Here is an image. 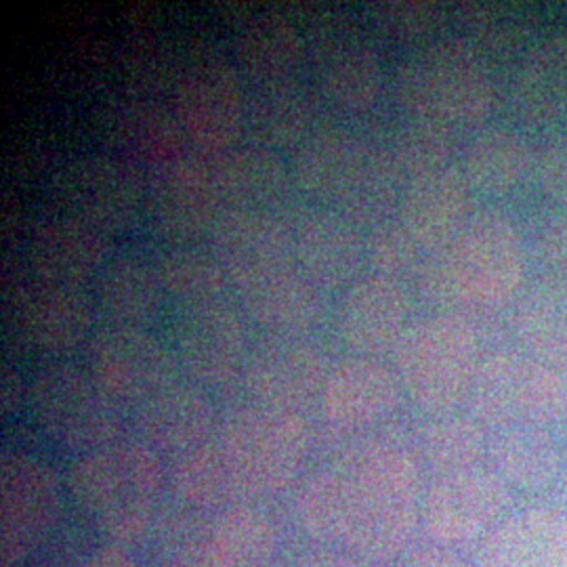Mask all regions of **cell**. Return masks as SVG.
Here are the masks:
<instances>
[{"label":"cell","instance_id":"14","mask_svg":"<svg viewBox=\"0 0 567 567\" xmlns=\"http://www.w3.org/2000/svg\"><path fill=\"white\" fill-rule=\"evenodd\" d=\"M82 364L126 412L185 379L173 343L147 326H97L84 344Z\"/></svg>","mask_w":567,"mask_h":567},{"label":"cell","instance_id":"25","mask_svg":"<svg viewBox=\"0 0 567 567\" xmlns=\"http://www.w3.org/2000/svg\"><path fill=\"white\" fill-rule=\"evenodd\" d=\"M114 255L112 236L58 210L30 227L25 243L32 278L82 288L97 280Z\"/></svg>","mask_w":567,"mask_h":567},{"label":"cell","instance_id":"41","mask_svg":"<svg viewBox=\"0 0 567 567\" xmlns=\"http://www.w3.org/2000/svg\"><path fill=\"white\" fill-rule=\"evenodd\" d=\"M365 16L379 37L414 49L446 34L444 25L454 9L426 0H389L365 4Z\"/></svg>","mask_w":567,"mask_h":567},{"label":"cell","instance_id":"10","mask_svg":"<svg viewBox=\"0 0 567 567\" xmlns=\"http://www.w3.org/2000/svg\"><path fill=\"white\" fill-rule=\"evenodd\" d=\"M322 102L344 114H365L383 97L385 61L379 44L339 11H320L316 20L299 21Z\"/></svg>","mask_w":567,"mask_h":567},{"label":"cell","instance_id":"5","mask_svg":"<svg viewBox=\"0 0 567 567\" xmlns=\"http://www.w3.org/2000/svg\"><path fill=\"white\" fill-rule=\"evenodd\" d=\"M393 100L408 118L450 128L480 126L498 103L494 68L461 32L410 49L393 72Z\"/></svg>","mask_w":567,"mask_h":567},{"label":"cell","instance_id":"38","mask_svg":"<svg viewBox=\"0 0 567 567\" xmlns=\"http://www.w3.org/2000/svg\"><path fill=\"white\" fill-rule=\"evenodd\" d=\"M454 21L484 53L522 55L540 37L543 16L529 2H463L454 9Z\"/></svg>","mask_w":567,"mask_h":567},{"label":"cell","instance_id":"42","mask_svg":"<svg viewBox=\"0 0 567 567\" xmlns=\"http://www.w3.org/2000/svg\"><path fill=\"white\" fill-rule=\"evenodd\" d=\"M405 182L426 173L442 171L452 164L454 156V128L440 122L405 118L386 143Z\"/></svg>","mask_w":567,"mask_h":567},{"label":"cell","instance_id":"16","mask_svg":"<svg viewBox=\"0 0 567 567\" xmlns=\"http://www.w3.org/2000/svg\"><path fill=\"white\" fill-rule=\"evenodd\" d=\"M224 210L206 156L189 152L145 177L143 219L166 246L203 243Z\"/></svg>","mask_w":567,"mask_h":567},{"label":"cell","instance_id":"13","mask_svg":"<svg viewBox=\"0 0 567 567\" xmlns=\"http://www.w3.org/2000/svg\"><path fill=\"white\" fill-rule=\"evenodd\" d=\"M145 173L110 152L82 154L51 177L58 213L116 238L143 219Z\"/></svg>","mask_w":567,"mask_h":567},{"label":"cell","instance_id":"28","mask_svg":"<svg viewBox=\"0 0 567 567\" xmlns=\"http://www.w3.org/2000/svg\"><path fill=\"white\" fill-rule=\"evenodd\" d=\"M473 559L480 567H567V511L515 508L477 545Z\"/></svg>","mask_w":567,"mask_h":567},{"label":"cell","instance_id":"39","mask_svg":"<svg viewBox=\"0 0 567 567\" xmlns=\"http://www.w3.org/2000/svg\"><path fill=\"white\" fill-rule=\"evenodd\" d=\"M416 450L426 473L446 475L486 465L489 433L473 414L452 412L433 416L421 431Z\"/></svg>","mask_w":567,"mask_h":567},{"label":"cell","instance_id":"47","mask_svg":"<svg viewBox=\"0 0 567 567\" xmlns=\"http://www.w3.org/2000/svg\"><path fill=\"white\" fill-rule=\"evenodd\" d=\"M393 567H480L475 559H468L463 550L440 547L426 540H416Z\"/></svg>","mask_w":567,"mask_h":567},{"label":"cell","instance_id":"18","mask_svg":"<svg viewBox=\"0 0 567 567\" xmlns=\"http://www.w3.org/2000/svg\"><path fill=\"white\" fill-rule=\"evenodd\" d=\"M330 358L322 343L311 334H271L255 337L240 386L248 402L305 412L318 404Z\"/></svg>","mask_w":567,"mask_h":567},{"label":"cell","instance_id":"6","mask_svg":"<svg viewBox=\"0 0 567 567\" xmlns=\"http://www.w3.org/2000/svg\"><path fill=\"white\" fill-rule=\"evenodd\" d=\"M391 355L404 398L431 419L458 412L468 402L484 362L480 334L458 311L412 322Z\"/></svg>","mask_w":567,"mask_h":567},{"label":"cell","instance_id":"4","mask_svg":"<svg viewBox=\"0 0 567 567\" xmlns=\"http://www.w3.org/2000/svg\"><path fill=\"white\" fill-rule=\"evenodd\" d=\"M519 229L496 208L477 210L416 269L419 292L446 311H489L508 303L524 280Z\"/></svg>","mask_w":567,"mask_h":567},{"label":"cell","instance_id":"21","mask_svg":"<svg viewBox=\"0 0 567 567\" xmlns=\"http://www.w3.org/2000/svg\"><path fill=\"white\" fill-rule=\"evenodd\" d=\"M206 246L224 267L234 292L295 261L290 221L280 210L225 208L213 225Z\"/></svg>","mask_w":567,"mask_h":567},{"label":"cell","instance_id":"37","mask_svg":"<svg viewBox=\"0 0 567 567\" xmlns=\"http://www.w3.org/2000/svg\"><path fill=\"white\" fill-rule=\"evenodd\" d=\"M515 332L527 355L567 372V278L527 288L515 309Z\"/></svg>","mask_w":567,"mask_h":567},{"label":"cell","instance_id":"8","mask_svg":"<svg viewBox=\"0 0 567 567\" xmlns=\"http://www.w3.org/2000/svg\"><path fill=\"white\" fill-rule=\"evenodd\" d=\"M70 494L65 473L32 447L0 450V566L39 559L61 529Z\"/></svg>","mask_w":567,"mask_h":567},{"label":"cell","instance_id":"20","mask_svg":"<svg viewBox=\"0 0 567 567\" xmlns=\"http://www.w3.org/2000/svg\"><path fill=\"white\" fill-rule=\"evenodd\" d=\"M97 303L89 288L25 278L9 295V324L21 343L60 358L89 343L97 328Z\"/></svg>","mask_w":567,"mask_h":567},{"label":"cell","instance_id":"34","mask_svg":"<svg viewBox=\"0 0 567 567\" xmlns=\"http://www.w3.org/2000/svg\"><path fill=\"white\" fill-rule=\"evenodd\" d=\"M93 284L97 311L107 324L147 326L166 301L156 264L137 255H114Z\"/></svg>","mask_w":567,"mask_h":567},{"label":"cell","instance_id":"15","mask_svg":"<svg viewBox=\"0 0 567 567\" xmlns=\"http://www.w3.org/2000/svg\"><path fill=\"white\" fill-rule=\"evenodd\" d=\"M391 163L386 143L332 124L320 126L292 152L290 173L309 203L334 208L379 182Z\"/></svg>","mask_w":567,"mask_h":567},{"label":"cell","instance_id":"22","mask_svg":"<svg viewBox=\"0 0 567 567\" xmlns=\"http://www.w3.org/2000/svg\"><path fill=\"white\" fill-rule=\"evenodd\" d=\"M292 257L305 274L324 288L341 290L362 276L365 231L324 204H303L288 215Z\"/></svg>","mask_w":567,"mask_h":567},{"label":"cell","instance_id":"19","mask_svg":"<svg viewBox=\"0 0 567 567\" xmlns=\"http://www.w3.org/2000/svg\"><path fill=\"white\" fill-rule=\"evenodd\" d=\"M404 391L393 365L381 358L344 355L334 360L318 398L320 423L339 444L381 426L398 412Z\"/></svg>","mask_w":567,"mask_h":567},{"label":"cell","instance_id":"29","mask_svg":"<svg viewBox=\"0 0 567 567\" xmlns=\"http://www.w3.org/2000/svg\"><path fill=\"white\" fill-rule=\"evenodd\" d=\"M236 295L248 322L271 334H311L328 311V292L295 261L246 284Z\"/></svg>","mask_w":567,"mask_h":567},{"label":"cell","instance_id":"43","mask_svg":"<svg viewBox=\"0 0 567 567\" xmlns=\"http://www.w3.org/2000/svg\"><path fill=\"white\" fill-rule=\"evenodd\" d=\"M423 259L425 252L412 240L398 217L365 231V264L372 274L402 280L410 274L414 276Z\"/></svg>","mask_w":567,"mask_h":567},{"label":"cell","instance_id":"1","mask_svg":"<svg viewBox=\"0 0 567 567\" xmlns=\"http://www.w3.org/2000/svg\"><path fill=\"white\" fill-rule=\"evenodd\" d=\"M425 486L416 444L374 431L309 468L290 492V511L313 545L395 566L419 540Z\"/></svg>","mask_w":567,"mask_h":567},{"label":"cell","instance_id":"3","mask_svg":"<svg viewBox=\"0 0 567 567\" xmlns=\"http://www.w3.org/2000/svg\"><path fill=\"white\" fill-rule=\"evenodd\" d=\"M70 505L105 543L135 547L161 524L168 465L135 435L70 458Z\"/></svg>","mask_w":567,"mask_h":567},{"label":"cell","instance_id":"27","mask_svg":"<svg viewBox=\"0 0 567 567\" xmlns=\"http://www.w3.org/2000/svg\"><path fill=\"white\" fill-rule=\"evenodd\" d=\"M322 97L299 76L250 84L244 142L271 152H295L318 128Z\"/></svg>","mask_w":567,"mask_h":567},{"label":"cell","instance_id":"33","mask_svg":"<svg viewBox=\"0 0 567 567\" xmlns=\"http://www.w3.org/2000/svg\"><path fill=\"white\" fill-rule=\"evenodd\" d=\"M225 208L278 210L295 187L282 154L255 143H240L224 154L206 156Z\"/></svg>","mask_w":567,"mask_h":567},{"label":"cell","instance_id":"45","mask_svg":"<svg viewBox=\"0 0 567 567\" xmlns=\"http://www.w3.org/2000/svg\"><path fill=\"white\" fill-rule=\"evenodd\" d=\"M536 177L543 192L567 208V122L543 147L536 161Z\"/></svg>","mask_w":567,"mask_h":567},{"label":"cell","instance_id":"36","mask_svg":"<svg viewBox=\"0 0 567 567\" xmlns=\"http://www.w3.org/2000/svg\"><path fill=\"white\" fill-rule=\"evenodd\" d=\"M489 465L519 492L538 494L553 486L559 475L564 456L550 429H507L489 433Z\"/></svg>","mask_w":567,"mask_h":567},{"label":"cell","instance_id":"31","mask_svg":"<svg viewBox=\"0 0 567 567\" xmlns=\"http://www.w3.org/2000/svg\"><path fill=\"white\" fill-rule=\"evenodd\" d=\"M471 185L458 164L426 173L405 183L398 204V221L419 248L429 255L446 246L468 221Z\"/></svg>","mask_w":567,"mask_h":567},{"label":"cell","instance_id":"35","mask_svg":"<svg viewBox=\"0 0 567 567\" xmlns=\"http://www.w3.org/2000/svg\"><path fill=\"white\" fill-rule=\"evenodd\" d=\"M534 163L532 143L522 131L492 124L468 140L458 166L473 192L505 196L526 179Z\"/></svg>","mask_w":567,"mask_h":567},{"label":"cell","instance_id":"50","mask_svg":"<svg viewBox=\"0 0 567 567\" xmlns=\"http://www.w3.org/2000/svg\"><path fill=\"white\" fill-rule=\"evenodd\" d=\"M278 567H393L381 566V564H370L364 559L344 555L341 550H332V548L318 547L313 545L311 548H305L301 553L288 557L286 561H280Z\"/></svg>","mask_w":567,"mask_h":567},{"label":"cell","instance_id":"48","mask_svg":"<svg viewBox=\"0 0 567 567\" xmlns=\"http://www.w3.org/2000/svg\"><path fill=\"white\" fill-rule=\"evenodd\" d=\"M538 250L545 264L561 278H567V208L555 213L540 229Z\"/></svg>","mask_w":567,"mask_h":567},{"label":"cell","instance_id":"11","mask_svg":"<svg viewBox=\"0 0 567 567\" xmlns=\"http://www.w3.org/2000/svg\"><path fill=\"white\" fill-rule=\"evenodd\" d=\"M515 511V492L492 465L426 480L421 503L423 540L440 547L477 548Z\"/></svg>","mask_w":567,"mask_h":567},{"label":"cell","instance_id":"9","mask_svg":"<svg viewBox=\"0 0 567 567\" xmlns=\"http://www.w3.org/2000/svg\"><path fill=\"white\" fill-rule=\"evenodd\" d=\"M466 404L487 433L550 429L567 414V379L527 353H492L480 365Z\"/></svg>","mask_w":567,"mask_h":567},{"label":"cell","instance_id":"46","mask_svg":"<svg viewBox=\"0 0 567 567\" xmlns=\"http://www.w3.org/2000/svg\"><path fill=\"white\" fill-rule=\"evenodd\" d=\"M42 567H143L135 548L100 540L93 547L72 555H61Z\"/></svg>","mask_w":567,"mask_h":567},{"label":"cell","instance_id":"49","mask_svg":"<svg viewBox=\"0 0 567 567\" xmlns=\"http://www.w3.org/2000/svg\"><path fill=\"white\" fill-rule=\"evenodd\" d=\"M28 386L30 377H25L11 360H2L0 365V412L2 419L11 421L20 416L28 408Z\"/></svg>","mask_w":567,"mask_h":567},{"label":"cell","instance_id":"17","mask_svg":"<svg viewBox=\"0 0 567 567\" xmlns=\"http://www.w3.org/2000/svg\"><path fill=\"white\" fill-rule=\"evenodd\" d=\"M248 318L227 299L179 307L173 347L183 377L210 389L240 383L252 344Z\"/></svg>","mask_w":567,"mask_h":567},{"label":"cell","instance_id":"2","mask_svg":"<svg viewBox=\"0 0 567 567\" xmlns=\"http://www.w3.org/2000/svg\"><path fill=\"white\" fill-rule=\"evenodd\" d=\"M313 442L305 412L246 400L221 412L206 444L168 463V489L194 513L265 505L303 480Z\"/></svg>","mask_w":567,"mask_h":567},{"label":"cell","instance_id":"30","mask_svg":"<svg viewBox=\"0 0 567 567\" xmlns=\"http://www.w3.org/2000/svg\"><path fill=\"white\" fill-rule=\"evenodd\" d=\"M508 102L529 128L567 122V30H550L527 47L511 76Z\"/></svg>","mask_w":567,"mask_h":567},{"label":"cell","instance_id":"12","mask_svg":"<svg viewBox=\"0 0 567 567\" xmlns=\"http://www.w3.org/2000/svg\"><path fill=\"white\" fill-rule=\"evenodd\" d=\"M248 82L231 60L187 63L173 82L171 107L189 152L217 156L244 143Z\"/></svg>","mask_w":567,"mask_h":567},{"label":"cell","instance_id":"23","mask_svg":"<svg viewBox=\"0 0 567 567\" xmlns=\"http://www.w3.org/2000/svg\"><path fill=\"white\" fill-rule=\"evenodd\" d=\"M410 313V299L402 280L379 274H362L349 284L334 309L337 334L351 355L381 358L393 353L402 339Z\"/></svg>","mask_w":567,"mask_h":567},{"label":"cell","instance_id":"26","mask_svg":"<svg viewBox=\"0 0 567 567\" xmlns=\"http://www.w3.org/2000/svg\"><path fill=\"white\" fill-rule=\"evenodd\" d=\"M110 154L142 168L158 171L189 154L171 103L152 97H126L112 103L103 116Z\"/></svg>","mask_w":567,"mask_h":567},{"label":"cell","instance_id":"51","mask_svg":"<svg viewBox=\"0 0 567 567\" xmlns=\"http://www.w3.org/2000/svg\"><path fill=\"white\" fill-rule=\"evenodd\" d=\"M566 501H567V494H566Z\"/></svg>","mask_w":567,"mask_h":567},{"label":"cell","instance_id":"44","mask_svg":"<svg viewBox=\"0 0 567 567\" xmlns=\"http://www.w3.org/2000/svg\"><path fill=\"white\" fill-rule=\"evenodd\" d=\"M200 519L203 513H196L192 524L179 527L177 534H168L156 559L147 567H227L206 543Z\"/></svg>","mask_w":567,"mask_h":567},{"label":"cell","instance_id":"40","mask_svg":"<svg viewBox=\"0 0 567 567\" xmlns=\"http://www.w3.org/2000/svg\"><path fill=\"white\" fill-rule=\"evenodd\" d=\"M154 264L166 299L179 303V307L217 301L224 299L229 290L224 267L208 246H164Z\"/></svg>","mask_w":567,"mask_h":567},{"label":"cell","instance_id":"32","mask_svg":"<svg viewBox=\"0 0 567 567\" xmlns=\"http://www.w3.org/2000/svg\"><path fill=\"white\" fill-rule=\"evenodd\" d=\"M231 51L248 84L290 79L309 60L301 23L280 9L246 13L236 25Z\"/></svg>","mask_w":567,"mask_h":567},{"label":"cell","instance_id":"7","mask_svg":"<svg viewBox=\"0 0 567 567\" xmlns=\"http://www.w3.org/2000/svg\"><path fill=\"white\" fill-rule=\"evenodd\" d=\"M25 412L72 458L121 440L128 426V412L103 391L86 365L70 360H51L30 374Z\"/></svg>","mask_w":567,"mask_h":567},{"label":"cell","instance_id":"24","mask_svg":"<svg viewBox=\"0 0 567 567\" xmlns=\"http://www.w3.org/2000/svg\"><path fill=\"white\" fill-rule=\"evenodd\" d=\"M221 412L210 391L182 379L128 412V426L145 446L156 450L168 461L206 444Z\"/></svg>","mask_w":567,"mask_h":567}]
</instances>
